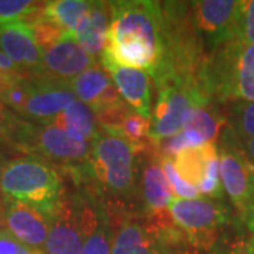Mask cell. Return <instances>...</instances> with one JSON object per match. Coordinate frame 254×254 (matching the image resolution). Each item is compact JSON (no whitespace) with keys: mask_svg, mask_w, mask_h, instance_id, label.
I'll return each mask as SVG.
<instances>
[{"mask_svg":"<svg viewBox=\"0 0 254 254\" xmlns=\"http://www.w3.org/2000/svg\"><path fill=\"white\" fill-rule=\"evenodd\" d=\"M106 46L100 63L137 68L154 78L164 61V13L160 1H109Z\"/></svg>","mask_w":254,"mask_h":254,"instance_id":"6da1fadb","label":"cell"},{"mask_svg":"<svg viewBox=\"0 0 254 254\" xmlns=\"http://www.w3.org/2000/svg\"><path fill=\"white\" fill-rule=\"evenodd\" d=\"M137 151L123 137L100 127L91 141L86 173L75 187H85L105 202L110 213L133 212L130 206L141 199L137 187Z\"/></svg>","mask_w":254,"mask_h":254,"instance_id":"7a4b0ae2","label":"cell"},{"mask_svg":"<svg viewBox=\"0 0 254 254\" xmlns=\"http://www.w3.org/2000/svg\"><path fill=\"white\" fill-rule=\"evenodd\" d=\"M0 195L40 210L53 220L65 199L63 178L54 165L37 155L10 160L3 168Z\"/></svg>","mask_w":254,"mask_h":254,"instance_id":"3957f363","label":"cell"},{"mask_svg":"<svg viewBox=\"0 0 254 254\" xmlns=\"http://www.w3.org/2000/svg\"><path fill=\"white\" fill-rule=\"evenodd\" d=\"M202 88L210 100H254V44L232 40L210 53Z\"/></svg>","mask_w":254,"mask_h":254,"instance_id":"277c9868","label":"cell"},{"mask_svg":"<svg viewBox=\"0 0 254 254\" xmlns=\"http://www.w3.org/2000/svg\"><path fill=\"white\" fill-rule=\"evenodd\" d=\"M170 213L187 245L199 252H210L218 243L223 227L230 223V210L226 205L209 198H174Z\"/></svg>","mask_w":254,"mask_h":254,"instance_id":"5b68a950","label":"cell"},{"mask_svg":"<svg viewBox=\"0 0 254 254\" xmlns=\"http://www.w3.org/2000/svg\"><path fill=\"white\" fill-rule=\"evenodd\" d=\"M155 92L154 113L150 119V138L154 143L181 133L193 106L212 103L198 89L177 81L157 82Z\"/></svg>","mask_w":254,"mask_h":254,"instance_id":"8992f818","label":"cell"},{"mask_svg":"<svg viewBox=\"0 0 254 254\" xmlns=\"http://www.w3.org/2000/svg\"><path fill=\"white\" fill-rule=\"evenodd\" d=\"M219 171L223 190L243 216L254 199V163L246 154L235 131L227 127L220 134Z\"/></svg>","mask_w":254,"mask_h":254,"instance_id":"52a82bcc","label":"cell"},{"mask_svg":"<svg viewBox=\"0 0 254 254\" xmlns=\"http://www.w3.org/2000/svg\"><path fill=\"white\" fill-rule=\"evenodd\" d=\"M30 155L43 158L71 177L89 161L91 141L55 125L38 126Z\"/></svg>","mask_w":254,"mask_h":254,"instance_id":"ba28073f","label":"cell"},{"mask_svg":"<svg viewBox=\"0 0 254 254\" xmlns=\"http://www.w3.org/2000/svg\"><path fill=\"white\" fill-rule=\"evenodd\" d=\"M240 10L242 1L236 0L192 1L195 27L206 54L236 40Z\"/></svg>","mask_w":254,"mask_h":254,"instance_id":"9c48e42d","label":"cell"},{"mask_svg":"<svg viewBox=\"0 0 254 254\" xmlns=\"http://www.w3.org/2000/svg\"><path fill=\"white\" fill-rule=\"evenodd\" d=\"M73 100H76V96L68 82L33 75L27 99L18 116L38 126L51 125Z\"/></svg>","mask_w":254,"mask_h":254,"instance_id":"30bf717a","label":"cell"},{"mask_svg":"<svg viewBox=\"0 0 254 254\" xmlns=\"http://www.w3.org/2000/svg\"><path fill=\"white\" fill-rule=\"evenodd\" d=\"M96 64L98 60L88 54L72 34L64 33L58 41L41 53L40 75L54 81L69 82Z\"/></svg>","mask_w":254,"mask_h":254,"instance_id":"8fae6325","label":"cell"},{"mask_svg":"<svg viewBox=\"0 0 254 254\" xmlns=\"http://www.w3.org/2000/svg\"><path fill=\"white\" fill-rule=\"evenodd\" d=\"M82 233L79 212L75 196L66 198L58 213L51 220V229L44 245L46 254H82Z\"/></svg>","mask_w":254,"mask_h":254,"instance_id":"7c38bea8","label":"cell"},{"mask_svg":"<svg viewBox=\"0 0 254 254\" xmlns=\"http://www.w3.org/2000/svg\"><path fill=\"white\" fill-rule=\"evenodd\" d=\"M4 203L6 230L21 245L41 250L51 229V219L21 202L4 199Z\"/></svg>","mask_w":254,"mask_h":254,"instance_id":"4fadbf2b","label":"cell"},{"mask_svg":"<svg viewBox=\"0 0 254 254\" xmlns=\"http://www.w3.org/2000/svg\"><path fill=\"white\" fill-rule=\"evenodd\" d=\"M76 99L88 105L95 115L113 108L123 102L116 85L112 82L109 73H106L99 64L93 65L81 75L68 82Z\"/></svg>","mask_w":254,"mask_h":254,"instance_id":"5bb4252c","label":"cell"},{"mask_svg":"<svg viewBox=\"0 0 254 254\" xmlns=\"http://www.w3.org/2000/svg\"><path fill=\"white\" fill-rule=\"evenodd\" d=\"M0 51L23 72L41 73V51L27 24L10 23L0 26Z\"/></svg>","mask_w":254,"mask_h":254,"instance_id":"9a60e30c","label":"cell"},{"mask_svg":"<svg viewBox=\"0 0 254 254\" xmlns=\"http://www.w3.org/2000/svg\"><path fill=\"white\" fill-rule=\"evenodd\" d=\"M145 157L143 173H141V188L140 195L143 200V213L145 216H158L170 212L173 202V190L167 181L155 147L143 153Z\"/></svg>","mask_w":254,"mask_h":254,"instance_id":"2e32d148","label":"cell"},{"mask_svg":"<svg viewBox=\"0 0 254 254\" xmlns=\"http://www.w3.org/2000/svg\"><path fill=\"white\" fill-rule=\"evenodd\" d=\"M105 69L109 72L119 93L127 105L145 119H151V86L150 75L130 66L116 64L102 63Z\"/></svg>","mask_w":254,"mask_h":254,"instance_id":"e0dca14e","label":"cell"},{"mask_svg":"<svg viewBox=\"0 0 254 254\" xmlns=\"http://www.w3.org/2000/svg\"><path fill=\"white\" fill-rule=\"evenodd\" d=\"M109 18V1H93L89 16L75 36L82 48L95 60L100 58L106 46Z\"/></svg>","mask_w":254,"mask_h":254,"instance_id":"ac0fdd59","label":"cell"},{"mask_svg":"<svg viewBox=\"0 0 254 254\" xmlns=\"http://www.w3.org/2000/svg\"><path fill=\"white\" fill-rule=\"evenodd\" d=\"M92 4L93 1L88 0H53L47 1L44 16L64 33L75 37L89 16Z\"/></svg>","mask_w":254,"mask_h":254,"instance_id":"d6986e66","label":"cell"},{"mask_svg":"<svg viewBox=\"0 0 254 254\" xmlns=\"http://www.w3.org/2000/svg\"><path fill=\"white\" fill-rule=\"evenodd\" d=\"M219 157L215 143H205L199 147H192L181 151L173 158L174 167L178 175L190 185L198 188L210 160Z\"/></svg>","mask_w":254,"mask_h":254,"instance_id":"ffe728a7","label":"cell"},{"mask_svg":"<svg viewBox=\"0 0 254 254\" xmlns=\"http://www.w3.org/2000/svg\"><path fill=\"white\" fill-rule=\"evenodd\" d=\"M51 125L79 134L88 141H92L100 131V125L95 112L78 99L73 100L63 113H60Z\"/></svg>","mask_w":254,"mask_h":254,"instance_id":"44dd1931","label":"cell"},{"mask_svg":"<svg viewBox=\"0 0 254 254\" xmlns=\"http://www.w3.org/2000/svg\"><path fill=\"white\" fill-rule=\"evenodd\" d=\"M225 125L226 118L219 112L218 108H215L213 103H206L190 109L184 130L198 133L206 143H215L222 134Z\"/></svg>","mask_w":254,"mask_h":254,"instance_id":"7402d4cb","label":"cell"},{"mask_svg":"<svg viewBox=\"0 0 254 254\" xmlns=\"http://www.w3.org/2000/svg\"><path fill=\"white\" fill-rule=\"evenodd\" d=\"M47 1L31 0H0V26L24 23L31 26L44 16Z\"/></svg>","mask_w":254,"mask_h":254,"instance_id":"603a6c76","label":"cell"},{"mask_svg":"<svg viewBox=\"0 0 254 254\" xmlns=\"http://www.w3.org/2000/svg\"><path fill=\"white\" fill-rule=\"evenodd\" d=\"M227 119L239 138H254V100H230Z\"/></svg>","mask_w":254,"mask_h":254,"instance_id":"cb8c5ba5","label":"cell"},{"mask_svg":"<svg viewBox=\"0 0 254 254\" xmlns=\"http://www.w3.org/2000/svg\"><path fill=\"white\" fill-rule=\"evenodd\" d=\"M206 141L203 140V137L195 133V131H188V130H182L181 133L174 134L171 137H167L164 140H160L154 143L155 154L160 157H168L174 158L177 154H180L181 151L192 147H199L205 144Z\"/></svg>","mask_w":254,"mask_h":254,"instance_id":"d4e9b609","label":"cell"},{"mask_svg":"<svg viewBox=\"0 0 254 254\" xmlns=\"http://www.w3.org/2000/svg\"><path fill=\"white\" fill-rule=\"evenodd\" d=\"M160 163H161L163 171L167 177V181L171 187V190H173V193L177 195V198H180V199H196V198H199V190L193 185L187 184L178 175L175 167H174L173 158L160 157Z\"/></svg>","mask_w":254,"mask_h":254,"instance_id":"484cf974","label":"cell"},{"mask_svg":"<svg viewBox=\"0 0 254 254\" xmlns=\"http://www.w3.org/2000/svg\"><path fill=\"white\" fill-rule=\"evenodd\" d=\"M236 40L245 44H254V0L242 1Z\"/></svg>","mask_w":254,"mask_h":254,"instance_id":"4316f807","label":"cell"},{"mask_svg":"<svg viewBox=\"0 0 254 254\" xmlns=\"http://www.w3.org/2000/svg\"><path fill=\"white\" fill-rule=\"evenodd\" d=\"M34 249L21 245L7 230L0 232V254H31Z\"/></svg>","mask_w":254,"mask_h":254,"instance_id":"83f0119b","label":"cell"},{"mask_svg":"<svg viewBox=\"0 0 254 254\" xmlns=\"http://www.w3.org/2000/svg\"><path fill=\"white\" fill-rule=\"evenodd\" d=\"M20 71H21V69H18L9 57L0 51V76H1V75H7V73L20 72ZM21 72H23V71H21Z\"/></svg>","mask_w":254,"mask_h":254,"instance_id":"f1b7e54d","label":"cell"},{"mask_svg":"<svg viewBox=\"0 0 254 254\" xmlns=\"http://www.w3.org/2000/svg\"><path fill=\"white\" fill-rule=\"evenodd\" d=\"M13 113H14V112H11L10 109H7V108L4 106V103L0 100V145H1V136H3V133H4V128L7 126V123H9V120Z\"/></svg>","mask_w":254,"mask_h":254,"instance_id":"f546056e","label":"cell"},{"mask_svg":"<svg viewBox=\"0 0 254 254\" xmlns=\"http://www.w3.org/2000/svg\"><path fill=\"white\" fill-rule=\"evenodd\" d=\"M242 218L245 220V225L246 227H247V230L252 232L254 235V199L253 202L249 205V208H247V210H246L245 215H243Z\"/></svg>","mask_w":254,"mask_h":254,"instance_id":"4dcf8cb0","label":"cell"},{"mask_svg":"<svg viewBox=\"0 0 254 254\" xmlns=\"http://www.w3.org/2000/svg\"><path fill=\"white\" fill-rule=\"evenodd\" d=\"M237 140H239L240 145L243 147V150L246 151V154L249 155V157L252 158V161L254 163V138H245V140H242V138H239V137H237Z\"/></svg>","mask_w":254,"mask_h":254,"instance_id":"1f68e13d","label":"cell"},{"mask_svg":"<svg viewBox=\"0 0 254 254\" xmlns=\"http://www.w3.org/2000/svg\"><path fill=\"white\" fill-rule=\"evenodd\" d=\"M212 254H249L247 250H246V245L245 246H232L229 247L226 250H218L215 253Z\"/></svg>","mask_w":254,"mask_h":254,"instance_id":"d6a6232c","label":"cell"},{"mask_svg":"<svg viewBox=\"0 0 254 254\" xmlns=\"http://www.w3.org/2000/svg\"><path fill=\"white\" fill-rule=\"evenodd\" d=\"M6 230V203L4 198L0 195V232Z\"/></svg>","mask_w":254,"mask_h":254,"instance_id":"836d02e7","label":"cell"},{"mask_svg":"<svg viewBox=\"0 0 254 254\" xmlns=\"http://www.w3.org/2000/svg\"><path fill=\"white\" fill-rule=\"evenodd\" d=\"M246 250L249 254H254V236L246 243Z\"/></svg>","mask_w":254,"mask_h":254,"instance_id":"e575fe53","label":"cell"},{"mask_svg":"<svg viewBox=\"0 0 254 254\" xmlns=\"http://www.w3.org/2000/svg\"><path fill=\"white\" fill-rule=\"evenodd\" d=\"M7 164L6 161V157L3 153H0V180H1V174H3V168H4V165Z\"/></svg>","mask_w":254,"mask_h":254,"instance_id":"d590c367","label":"cell"},{"mask_svg":"<svg viewBox=\"0 0 254 254\" xmlns=\"http://www.w3.org/2000/svg\"><path fill=\"white\" fill-rule=\"evenodd\" d=\"M31 254H46V253H44L43 250H40V249H34V250H33V253H31Z\"/></svg>","mask_w":254,"mask_h":254,"instance_id":"8d00e7d4","label":"cell"}]
</instances>
